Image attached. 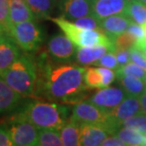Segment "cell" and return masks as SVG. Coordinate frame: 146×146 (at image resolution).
Wrapping results in <instances>:
<instances>
[{"label":"cell","instance_id":"obj_1","mask_svg":"<svg viewBox=\"0 0 146 146\" xmlns=\"http://www.w3.org/2000/svg\"><path fill=\"white\" fill-rule=\"evenodd\" d=\"M84 70L83 66L45 60L40 65L36 88L50 101L75 104L84 101L89 89L84 81Z\"/></svg>","mask_w":146,"mask_h":146},{"label":"cell","instance_id":"obj_2","mask_svg":"<svg viewBox=\"0 0 146 146\" xmlns=\"http://www.w3.org/2000/svg\"><path fill=\"white\" fill-rule=\"evenodd\" d=\"M37 74V68L33 61L27 55H20L1 76L22 97H30L36 89Z\"/></svg>","mask_w":146,"mask_h":146},{"label":"cell","instance_id":"obj_3","mask_svg":"<svg viewBox=\"0 0 146 146\" xmlns=\"http://www.w3.org/2000/svg\"><path fill=\"white\" fill-rule=\"evenodd\" d=\"M20 115L30 121L38 129L60 130L68 121L66 107L48 102L31 103Z\"/></svg>","mask_w":146,"mask_h":146},{"label":"cell","instance_id":"obj_4","mask_svg":"<svg viewBox=\"0 0 146 146\" xmlns=\"http://www.w3.org/2000/svg\"><path fill=\"white\" fill-rule=\"evenodd\" d=\"M61 29L77 48L82 46H106L109 51H115L113 40L101 30H86L76 26L65 17L50 18Z\"/></svg>","mask_w":146,"mask_h":146},{"label":"cell","instance_id":"obj_5","mask_svg":"<svg viewBox=\"0 0 146 146\" xmlns=\"http://www.w3.org/2000/svg\"><path fill=\"white\" fill-rule=\"evenodd\" d=\"M70 119L79 123L99 124L104 126L111 136L115 135V130L109 121L108 113L99 108L89 101H81L73 106Z\"/></svg>","mask_w":146,"mask_h":146},{"label":"cell","instance_id":"obj_6","mask_svg":"<svg viewBox=\"0 0 146 146\" xmlns=\"http://www.w3.org/2000/svg\"><path fill=\"white\" fill-rule=\"evenodd\" d=\"M10 35L19 48L25 51H33L43 41V33L34 20H28L11 26Z\"/></svg>","mask_w":146,"mask_h":146},{"label":"cell","instance_id":"obj_7","mask_svg":"<svg viewBox=\"0 0 146 146\" xmlns=\"http://www.w3.org/2000/svg\"><path fill=\"white\" fill-rule=\"evenodd\" d=\"M13 145L34 146L37 145L39 129L30 121L19 115L10 128Z\"/></svg>","mask_w":146,"mask_h":146},{"label":"cell","instance_id":"obj_8","mask_svg":"<svg viewBox=\"0 0 146 146\" xmlns=\"http://www.w3.org/2000/svg\"><path fill=\"white\" fill-rule=\"evenodd\" d=\"M126 93L121 87H104L87 99L90 103L95 104L104 112L109 113L118 106L125 98Z\"/></svg>","mask_w":146,"mask_h":146},{"label":"cell","instance_id":"obj_9","mask_svg":"<svg viewBox=\"0 0 146 146\" xmlns=\"http://www.w3.org/2000/svg\"><path fill=\"white\" fill-rule=\"evenodd\" d=\"M76 49L77 46L65 33L56 34L51 37L48 43L49 56L59 63L70 61L73 57H75Z\"/></svg>","mask_w":146,"mask_h":146},{"label":"cell","instance_id":"obj_10","mask_svg":"<svg viewBox=\"0 0 146 146\" xmlns=\"http://www.w3.org/2000/svg\"><path fill=\"white\" fill-rule=\"evenodd\" d=\"M142 113L139 98L127 96L118 106L108 113L109 118L119 128H121V122L137 114Z\"/></svg>","mask_w":146,"mask_h":146},{"label":"cell","instance_id":"obj_11","mask_svg":"<svg viewBox=\"0 0 146 146\" xmlns=\"http://www.w3.org/2000/svg\"><path fill=\"white\" fill-rule=\"evenodd\" d=\"M20 55L18 45L15 41L10 34L3 33L0 35V76Z\"/></svg>","mask_w":146,"mask_h":146},{"label":"cell","instance_id":"obj_12","mask_svg":"<svg viewBox=\"0 0 146 146\" xmlns=\"http://www.w3.org/2000/svg\"><path fill=\"white\" fill-rule=\"evenodd\" d=\"M60 9L63 17L70 21L92 15V3L88 0H61Z\"/></svg>","mask_w":146,"mask_h":146},{"label":"cell","instance_id":"obj_13","mask_svg":"<svg viewBox=\"0 0 146 146\" xmlns=\"http://www.w3.org/2000/svg\"><path fill=\"white\" fill-rule=\"evenodd\" d=\"M126 6V0H96L92 3V15L102 20L115 14H123Z\"/></svg>","mask_w":146,"mask_h":146},{"label":"cell","instance_id":"obj_14","mask_svg":"<svg viewBox=\"0 0 146 146\" xmlns=\"http://www.w3.org/2000/svg\"><path fill=\"white\" fill-rule=\"evenodd\" d=\"M80 145L98 146L101 145L104 139L111 136L106 128L99 124L80 123Z\"/></svg>","mask_w":146,"mask_h":146},{"label":"cell","instance_id":"obj_15","mask_svg":"<svg viewBox=\"0 0 146 146\" xmlns=\"http://www.w3.org/2000/svg\"><path fill=\"white\" fill-rule=\"evenodd\" d=\"M100 21V30L110 37L114 42V38L127 31L131 20L125 14H115L104 18Z\"/></svg>","mask_w":146,"mask_h":146},{"label":"cell","instance_id":"obj_16","mask_svg":"<svg viewBox=\"0 0 146 146\" xmlns=\"http://www.w3.org/2000/svg\"><path fill=\"white\" fill-rule=\"evenodd\" d=\"M23 97L11 88L0 76V114L8 113L16 108Z\"/></svg>","mask_w":146,"mask_h":146},{"label":"cell","instance_id":"obj_17","mask_svg":"<svg viewBox=\"0 0 146 146\" xmlns=\"http://www.w3.org/2000/svg\"><path fill=\"white\" fill-rule=\"evenodd\" d=\"M10 18L13 26L28 20H35L36 17L26 0H10Z\"/></svg>","mask_w":146,"mask_h":146},{"label":"cell","instance_id":"obj_18","mask_svg":"<svg viewBox=\"0 0 146 146\" xmlns=\"http://www.w3.org/2000/svg\"><path fill=\"white\" fill-rule=\"evenodd\" d=\"M109 51L106 46H82L76 49V61L82 66H90L93 65L96 61Z\"/></svg>","mask_w":146,"mask_h":146},{"label":"cell","instance_id":"obj_19","mask_svg":"<svg viewBox=\"0 0 146 146\" xmlns=\"http://www.w3.org/2000/svg\"><path fill=\"white\" fill-rule=\"evenodd\" d=\"M117 79H118L119 86L124 90L127 96L139 98L142 93L145 92L146 84L141 78L125 75Z\"/></svg>","mask_w":146,"mask_h":146},{"label":"cell","instance_id":"obj_20","mask_svg":"<svg viewBox=\"0 0 146 146\" xmlns=\"http://www.w3.org/2000/svg\"><path fill=\"white\" fill-rule=\"evenodd\" d=\"M81 124L74 119H68L60 129V136L62 143L65 146L80 145Z\"/></svg>","mask_w":146,"mask_h":146},{"label":"cell","instance_id":"obj_21","mask_svg":"<svg viewBox=\"0 0 146 146\" xmlns=\"http://www.w3.org/2000/svg\"><path fill=\"white\" fill-rule=\"evenodd\" d=\"M36 18H49L56 6L57 0H26Z\"/></svg>","mask_w":146,"mask_h":146},{"label":"cell","instance_id":"obj_22","mask_svg":"<svg viewBox=\"0 0 146 146\" xmlns=\"http://www.w3.org/2000/svg\"><path fill=\"white\" fill-rule=\"evenodd\" d=\"M131 22L143 25L146 23V5L139 0L127 2L124 13Z\"/></svg>","mask_w":146,"mask_h":146},{"label":"cell","instance_id":"obj_23","mask_svg":"<svg viewBox=\"0 0 146 146\" xmlns=\"http://www.w3.org/2000/svg\"><path fill=\"white\" fill-rule=\"evenodd\" d=\"M116 136H118L125 145L131 146H141L143 145L144 134L139 131L129 127H121L117 132Z\"/></svg>","mask_w":146,"mask_h":146},{"label":"cell","instance_id":"obj_24","mask_svg":"<svg viewBox=\"0 0 146 146\" xmlns=\"http://www.w3.org/2000/svg\"><path fill=\"white\" fill-rule=\"evenodd\" d=\"M37 145L39 146H61L63 145L58 129H39Z\"/></svg>","mask_w":146,"mask_h":146},{"label":"cell","instance_id":"obj_25","mask_svg":"<svg viewBox=\"0 0 146 146\" xmlns=\"http://www.w3.org/2000/svg\"><path fill=\"white\" fill-rule=\"evenodd\" d=\"M84 81L89 89L103 88V77L98 66H87L84 73Z\"/></svg>","mask_w":146,"mask_h":146},{"label":"cell","instance_id":"obj_26","mask_svg":"<svg viewBox=\"0 0 146 146\" xmlns=\"http://www.w3.org/2000/svg\"><path fill=\"white\" fill-rule=\"evenodd\" d=\"M121 127H129L146 134V115L143 113H139L134 115L130 118H127L121 122Z\"/></svg>","mask_w":146,"mask_h":146},{"label":"cell","instance_id":"obj_27","mask_svg":"<svg viewBox=\"0 0 146 146\" xmlns=\"http://www.w3.org/2000/svg\"><path fill=\"white\" fill-rule=\"evenodd\" d=\"M146 74V70L141 68L139 66H138L137 64L131 62L128 63L126 65L121 66L116 70V75L117 78L121 77V76H135V77L143 79L144 76Z\"/></svg>","mask_w":146,"mask_h":146},{"label":"cell","instance_id":"obj_28","mask_svg":"<svg viewBox=\"0 0 146 146\" xmlns=\"http://www.w3.org/2000/svg\"><path fill=\"white\" fill-rule=\"evenodd\" d=\"M11 28L10 0H0V30L9 34Z\"/></svg>","mask_w":146,"mask_h":146},{"label":"cell","instance_id":"obj_29","mask_svg":"<svg viewBox=\"0 0 146 146\" xmlns=\"http://www.w3.org/2000/svg\"><path fill=\"white\" fill-rule=\"evenodd\" d=\"M136 42L137 40L126 31L114 38L115 50H118V49H127L128 50L136 45Z\"/></svg>","mask_w":146,"mask_h":146},{"label":"cell","instance_id":"obj_30","mask_svg":"<svg viewBox=\"0 0 146 146\" xmlns=\"http://www.w3.org/2000/svg\"><path fill=\"white\" fill-rule=\"evenodd\" d=\"M93 66H104V68L113 69V70H117L119 68V64L117 61L116 55L114 51H107L106 54L103 55L100 59L93 64Z\"/></svg>","mask_w":146,"mask_h":146},{"label":"cell","instance_id":"obj_31","mask_svg":"<svg viewBox=\"0 0 146 146\" xmlns=\"http://www.w3.org/2000/svg\"><path fill=\"white\" fill-rule=\"evenodd\" d=\"M76 26L86 30H100V21L93 15L84 16L72 21Z\"/></svg>","mask_w":146,"mask_h":146},{"label":"cell","instance_id":"obj_32","mask_svg":"<svg viewBox=\"0 0 146 146\" xmlns=\"http://www.w3.org/2000/svg\"><path fill=\"white\" fill-rule=\"evenodd\" d=\"M129 54L131 62L137 64L138 66L146 70V56L141 49L137 48L136 46H134L129 49Z\"/></svg>","mask_w":146,"mask_h":146},{"label":"cell","instance_id":"obj_33","mask_svg":"<svg viewBox=\"0 0 146 146\" xmlns=\"http://www.w3.org/2000/svg\"><path fill=\"white\" fill-rule=\"evenodd\" d=\"M127 31L132 35L137 41H141V40H146L145 36V31L142 25L137 24V23L131 22L130 25L128 26Z\"/></svg>","mask_w":146,"mask_h":146},{"label":"cell","instance_id":"obj_34","mask_svg":"<svg viewBox=\"0 0 146 146\" xmlns=\"http://www.w3.org/2000/svg\"><path fill=\"white\" fill-rule=\"evenodd\" d=\"M98 68L102 74V77H103V88L109 86L111 84L114 83L115 79L117 78L116 72H114L113 69L104 68V66H98Z\"/></svg>","mask_w":146,"mask_h":146},{"label":"cell","instance_id":"obj_35","mask_svg":"<svg viewBox=\"0 0 146 146\" xmlns=\"http://www.w3.org/2000/svg\"><path fill=\"white\" fill-rule=\"evenodd\" d=\"M114 53L116 55L117 61L119 64V68L126 65L130 62V54H129V49H118L115 50Z\"/></svg>","mask_w":146,"mask_h":146},{"label":"cell","instance_id":"obj_36","mask_svg":"<svg viewBox=\"0 0 146 146\" xmlns=\"http://www.w3.org/2000/svg\"><path fill=\"white\" fill-rule=\"evenodd\" d=\"M11 141L10 129L4 127H0V146H11Z\"/></svg>","mask_w":146,"mask_h":146},{"label":"cell","instance_id":"obj_37","mask_svg":"<svg viewBox=\"0 0 146 146\" xmlns=\"http://www.w3.org/2000/svg\"><path fill=\"white\" fill-rule=\"evenodd\" d=\"M101 145L102 146H126L124 142L116 135H113L111 137L108 136L106 139H104V141L102 142Z\"/></svg>","mask_w":146,"mask_h":146},{"label":"cell","instance_id":"obj_38","mask_svg":"<svg viewBox=\"0 0 146 146\" xmlns=\"http://www.w3.org/2000/svg\"><path fill=\"white\" fill-rule=\"evenodd\" d=\"M139 102H141V112L146 115V91L144 93H142L141 96L139 97Z\"/></svg>","mask_w":146,"mask_h":146},{"label":"cell","instance_id":"obj_39","mask_svg":"<svg viewBox=\"0 0 146 146\" xmlns=\"http://www.w3.org/2000/svg\"><path fill=\"white\" fill-rule=\"evenodd\" d=\"M137 48H139L143 52V54L146 56V40H141V41H137L136 45Z\"/></svg>","mask_w":146,"mask_h":146},{"label":"cell","instance_id":"obj_40","mask_svg":"<svg viewBox=\"0 0 146 146\" xmlns=\"http://www.w3.org/2000/svg\"><path fill=\"white\" fill-rule=\"evenodd\" d=\"M143 145L146 146V134L144 135V141H143Z\"/></svg>","mask_w":146,"mask_h":146},{"label":"cell","instance_id":"obj_41","mask_svg":"<svg viewBox=\"0 0 146 146\" xmlns=\"http://www.w3.org/2000/svg\"><path fill=\"white\" fill-rule=\"evenodd\" d=\"M142 26H143V28H144V31H145V36H146V23H145V24L142 25Z\"/></svg>","mask_w":146,"mask_h":146},{"label":"cell","instance_id":"obj_42","mask_svg":"<svg viewBox=\"0 0 146 146\" xmlns=\"http://www.w3.org/2000/svg\"><path fill=\"white\" fill-rule=\"evenodd\" d=\"M142 80H143V82L145 83V84H146V74H145V76H144V78L142 79Z\"/></svg>","mask_w":146,"mask_h":146},{"label":"cell","instance_id":"obj_43","mask_svg":"<svg viewBox=\"0 0 146 146\" xmlns=\"http://www.w3.org/2000/svg\"><path fill=\"white\" fill-rule=\"evenodd\" d=\"M139 1H141L142 3H144V4L146 5V0H139Z\"/></svg>","mask_w":146,"mask_h":146},{"label":"cell","instance_id":"obj_44","mask_svg":"<svg viewBox=\"0 0 146 146\" xmlns=\"http://www.w3.org/2000/svg\"><path fill=\"white\" fill-rule=\"evenodd\" d=\"M88 1H89V2H91V3H93V2H95L96 0H88Z\"/></svg>","mask_w":146,"mask_h":146},{"label":"cell","instance_id":"obj_45","mask_svg":"<svg viewBox=\"0 0 146 146\" xmlns=\"http://www.w3.org/2000/svg\"><path fill=\"white\" fill-rule=\"evenodd\" d=\"M127 2H131V1H134V0H126Z\"/></svg>","mask_w":146,"mask_h":146},{"label":"cell","instance_id":"obj_46","mask_svg":"<svg viewBox=\"0 0 146 146\" xmlns=\"http://www.w3.org/2000/svg\"><path fill=\"white\" fill-rule=\"evenodd\" d=\"M2 33H3V31H2L1 30H0V35H1V34H2Z\"/></svg>","mask_w":146,"mask_h":146},{"label":"cell","instance_id":"obj_47","mask_svg":"<svg viewBox=\"0 0 146 146\" xmlns=\"http://www.w3.org/2000/svg\"><path fill=\"white\" fill-rule=\"evenodd\" d=\"M145 91H146V89H145Z\"/></svg>","mask_w":146,"mask_h":146},{"label":"cell","instance_id":"obj_48","mask_svg":"<svg viewBox=\"0 0 146 146\" xmlns=\"http://www.w3.org/2000/svg\"><path fill=\"white\" fill-rule=\"evenodd\" d=\"M60 1H61V0H60Z\"/></svg>","mask_w":146,"mask_h":146}]
</instances>
